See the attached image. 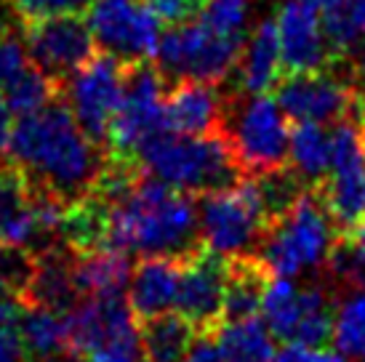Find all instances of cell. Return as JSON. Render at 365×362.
<instances>
[{
	"mask_svg": "<svg viewBox=\"0 0 365 362\" xmlns=\"http://www.w3.org/2000/svg\"><path fill=\"white\" fill-rule=\"evenodd\" d=\"M91 195L102 211L96 248H115L142 259H187L197 251V205L187 192L173 190L155 176H142L136 165L112 160Z\"/></svg>",
	"mask_w": 365,
	"mask_h": 362,
	"instance_id": "cell-1",
	"label": "cell"
},
{
	"mask_svg": "<svg viewBox=\"0 0 365 362\" xmlns=\"http://www.w3.org/2000/svg\"><path fill=\"white\" fill-rule=\"evenodd\" d=\"M99 147L78 125L67 104L56 99L46 110L14 123L6 155L32 187L72 205L88 197L102 179L107 157Z\"/></svg>",
	"mask_w": 365,
	"mask_h": 362,
	"instance_id": "cell-2",
	"label": "cell"
},
{
	"mask_svg": "<svg viewBox=\"0 0 365 362\" xmlns=\"http://www.w3.org/2000/svg\"><path fill=\"white\" fill-rule=\"evenodd\" d=\"M147 176L187 195H211L240 181L243 168L222 131L205 136L163 131L136 157Z\"/></svg>",
	"mask_w": 365,
	"mask_h": 362,
	"instance_id": "cell-3",
	"label": "cell"
},
{
	"mask_svg": "<svg viewBox=\"0 0 365 362\" xmlns=\"http://www.w3.org/2000/svg\"><path fill=\"white\" fill-rule=\"evenodd\" d=\"M341 234L317 190H302L264 234L256 259L269 277H299L328 262Z\"/></svg>",
	"mask_w": 365,
	"mask_h": 362,
	"instance_id": "cell-4",
	"label": "cell"
},
{
	"mask_svg": "<svg viewBox=\"0 0 365 362\" xmlns=\"http://www.w3.org/2000/svg\"><path fill=\"white\" fill-rule=\"evenodd\" d=\"M269 224L272 213L256 176L203 195L197 205L200 242L205 251L222 259L256 256Z\"/></svg>",
	"mask_w": 365,
	"mask_h": 362,
	"instance_id": "cell-5",
	"label": "cell"
},
{
	"mask_svg": "<svg viewBox=\"0 0 365 362\" xmlns=\"http://www.w3.org/2000/svg\"><path fill=\"white\" fill-rule=\"evenodd\" d=\"M243 38L216 32L205 21L173 24L160 35L155 59L165 78L222 83L237 67Z\"/></svg>",
	"mask_w": 365,
	"mask_h": 362,
	"instance_id": "cell-6",
	"label": "cell"
},
{
	"mask_svg": "<svg viewBox=\"0 0 365 362\" xmlns=\"http://www.w3.org/2000/svg\"><path fill=\"white\" fill-rule=\"evenodd\" d=\"M219 131L227 136L240 168L254 176L283 168L288 162V118L277 99L267 93H248L232 115L224 110Z\"/></svg>",
	"mask_w": 365,
	"mask_h": 362,
	"instance_id": "cell-7",
	"label": "cell"
},
{
	"mask_svg": "<svg viewBox=\"0 0 365 362\" xmlns=\"http://www.w3.org/2000/svg\"><path fill=\"white\" fill-rule=\"evenodd\" d=\"M165 75L158 64L136 61L128 67L125 88L120 107L110 125L107 144L112 147V157L123 162H133L139 152L160 136L165 128Z\"/></svg>",
	"mask_w": 365,
	"mask_h": 362,
	"instance_id": "cell-8",
	"label": "cell"
},
{
	"mask_svg": "<svg viewBox=\"0 0 365 362\" xmlns=\"http://www.w3.org/2000/svg\"><path fill=\"white\" fill-rule=\"evenodd\" d=\"M128 67H131L128 61L102 51L93 53L83 67H78L61 83L67 110L96 144H107L112 118L120 107Z\"/></svg>",
	"mask_w": 365,
	"mask_h": 362,
	"instance_id": "cell-9",
	"label": "cell"
},
{
	"mask_svg": "<svg viewBox=\"0 0 365 362\" xmlns=\"http://www.w3.org/2000/svg\"><path fill=\"white\" fill-rule=\"evenodd\" d=\"M262 320L285 343L320 346L334 333V309L317 285L299 288L291 277H269L262 299Z\"/></svg>",
	"mask_w": 365,
	"mask_h": 362,
	"instance_id": "cell-10",
	"label": "cell"
},
{
	"mask_svg": "<svg viewBox=\"0 0 365 362\" xmlns=\"http://www.w3.org/2000/svg\"><path fill=\"white\" fill-rule=\"evenodd\" d=\"M88 27L96 46L118 59L150 61L160 43V19L144 0H93Z\"/></svg>",
	"mask_w": 365,
	"mask_h": 362,
	"instance_id": "cell-11",
	"label": "cell"
},
{
	"mask_svg": "<svg viewBox=\"0 0 365 362\" xmlns=\"http://www.w3.org/2000/svg\"><path fill=\"white\" fill-rule=\"evenodd\" d=\"M24 46L32 64L59 86L96 53L91 27L78 14L27 21Z\"/></svg>",
	"mask_w": 365,
	"mask_h": 362,
	"instance_id": "cell-12",
	"label": "cell"
},
{
	"mask_svg": "<svg viewBox=\"0 0 365 362\" xmlns=\"http://www.w3.org/2000/svg\"><path fill=\"white\" fill-rule=\"evenodd\" d=\"M277 104L285 118L294 123H339L349 118L357 107L355 88L341 78L325 72H288L277 83Z\"/></svg>",
	"mask_w": 365,
	"mask_h": 362,
	"instance_id": "cell-13",
	"label": "cell"
},
{
	"mask_svg": "<svg viewBox=\"0 0 365 362\" xmlns=\"http://www.w3.org/2000/svg\"><path fill=\"white\" fill-rule=\"evenodd\" d=\"M224 291H227V259L197 248L182 262V277L173 309L200 336H213L224 317Z\"/></svg>",
	"mask_w": 365,
	"mask_h": 362,
	"instance_id": "cell-14",
	"label": "cell"
},
{
	"mask_svg": "<svg viewBox=\"0 0 365 362\" xmlns=\"http://www.w3.org/2000/svg\"><path fill=\"white\" fill-rule=\"evenodd\" d=\"M277 38L283 53V70L288 72H317L334 59L331 46L325 41L320 11L307 0H285L277 11Z\"/></svg>",
	"mask_w": 365,
	"mask_h": 362,
	"instance_id": "cell-15",
	"label": "cell"
},
{
	"mask_svg": "<svg viewBox=\"0 0 365 362\" xmlns=\"http://www.w3.org/2000/svg\"><path fill=\"white\" fill-rule=\"evenodd\" d=\"M224 120V101L213 83L179 81L165 90V128L184 136L216 133Z\"/></svg>",
	"mask_w": 365,
	"mask_h": 362,
	"instance_id": "cell-16",
	"label": "cell"
},
{
	"mask_svg": "<svg viewBox=\"0 0 365 362\" xmlns=\"http://www.w3.org/2000/svg\"><path fill=\"white\" fill-rule=\"evenodd\" d=\"M182 262L176 256H144L128 280V306L136 317L150 320L171 312L179 293Z\"/></svg>",
	"mask_w": 365,
	"mask_h": 362,
	"instance_id": "cell-17",
	"label": "cell"
},
{
	"mask_svg": "<svg viewBox=\"0 0 365 362\" xmlns=\"http://www.w3.org/2000/svg\"><path fill=\"white\" fill-rule=\"evenodd\" d=\"M131 262L128 253L115 248H86L72 262V280L83 296L96 299H115L128 291L131 280Z\"/></svg>",
	"mask_w": 365,
	"mask_h": 362,
	"instance_id": "cell-18",
	"label": "cell"
},
{
	"mask_svg": "<svg viewBox=\"0 0 365 362\" xmlns=\"http://www.w3.org/2000/svg\"><path fill=\"white\" fill-rule=\"evenodd\" d=\"M283 75V53L274 19H264L256 24L248 43H243L237 59V78L245 93H267L280 83Z\"/></svg>",
	"mask_w": 365,
	"mask_h": 362,
	"instance_id": "cell-19",
	"label": "cell"
},
{
	"mask_svg": "<svg viewBox=\"0 0 365 362\" xmlns=\"http://www.w3.org/2000/svg\"><path fill=\"white\" fill-rule=\"evenodd\" d=\"M19 336L32 362H61L70 354L67 317L59 309L41 304H21Z\"/></svg>",
	"mask_w": 365,
	"mask_h": 362,
	"instance_id": "cell-20",
	"label": "cell"
},
{
	"mask_svg": "<svg viewBox=\"0 0 365 362\" xmlns=\"http://www.w3.org/2000/svg\"><path fill=\"white\" fill-rule=\"evenodd\" d=\"M213 336L224 362H272L277 357L272 331L259 314L224 320Z\"/></svg>",
	"mask_w": 365,
	"mask_h": 362,
	"instance_id": "cell-21",
	"label": "cell"
},
{
	"mask_svg": "<svg viewBox=\"0 0 365 362\" xmlns=\"http://www.w3.org/2000/svg\"><path fill=\"white\" fill-rule=\"evenodd\" d=\"M195 331L179 312H163L139 328L144 362H184L195 343Z\"/></svg>",
	"mask_w": 365,
	"mask_h": 362,
	"instance_id": "cell-22",
	"label": "cell"
},
{
	"mask_svg": "<svg viewBox=\"0 0 365 362\" xmlns=\"http://www.w3.org/2000/svg\"><path fill=\"white\" fill-rule=\"evenodd\" d=\"M288 162L302 184H323L331 171V131L317 123H296L288 139Z\"/></svg>",
	"mask_w": 365,
	"mask_h": 362,
	"instance_id": "cell-23",
	"label": "cell"
},
{
	"mask_svg": "<svg viewBox=\"0 0 365 362\" xmlns=\"http://www.w3.org/2000/svg\"><path fill=\"white\" fill-rule=\"evenodd\" d=\"M323 32L331 46V53L341 56L355 51L365 41V0H331L323 11Z\"/></svg>",
	"mask_w": 365,
	"mask_h": 362,
	"instance_id": "cell-24",
	"label": "cell"
},
{
	"mask_svg": "<svg viewBox=\"0 0 365 362\" xmlns=\"http://www.w3.org/2000/svg\"><path fill=\"white\" fill-rule=\"evenodd\" d=\"M3 96H6V104H9L11 115L24 118V115L41 112V110H46L48 104H53L56 96H59V83L51 81V78H48L46 72L38 70L35 64H30V67H24V70L3 88Z\"/></svg>",
	"mask_w": 365,
	"mask_h": 362,
	"instance_id": "cell-25",
	"label": "cell"
},
{
	"mask_svg": "<svg viewBox=\"0 0 365 362\" xmlns=\"http://www.w3.org/2000/svg\"><path fill=\"white\" fill-rule=\"evenodd\" d=\"M331 338L344 357H365V285L352 288V293L339 304Z\"/></svg>",
	"mask_w": 365,
	"mask_h": 362,
	"instance_id": "cell-26",
	"label": "cell"
},
{
	"mask_svg": "<svg viewBox=\"0 0 365 362\" xmlns=\"http://www.w3.org/2000/svg\"><path fill=\"white\" fill-rule=\"evenodd\" d=\"M200 21H205L216 32L243 38L248 24V0H205Z\"/></svg>",
	"mask_w": 365,
	"mask_h": 362,
	"instance_id": "cell-27",
	"label": "cell"
},
{
	"mask_svg": "<svg viewBox=\"0 0 365 362\" xmlns=\"http://www.w3.org/2000/svg\"><path fill=\"white\" fill-rule=\"evenodd\" d=\"M32 267H35V259L27 256L21 248L0 245V296H14L21 301Z\"/></svg>",
	"mask_w": 365,
	"mask_h": 362,
	"instance_id": "cell-28",
	"label": "cell"
},
{
	"mask_svg": "<svg viewBox=\"0 0 365 362\" xmlns=\"http://www.w3.org/2000/svg\"><path fill=\"white\" fill-rule=\"evenodd\" d=\"M24 67H30L27 46L21 43L9 21L0 16V88H6Z\"/></svg>",
	"mask_w": 365,
	"mask_h": 362,
	"instance_id": "cell-29",
	"label": "cell"
},
{
	"mask_svg": "<svg viewBox=\"0 0 365 362\" xmlns=\"http://www.w3.org/2000/svg\"><path fill=\"white\" fill-rule=\"evenodd\" d=\"M93 0H9L14 14L27 21L51 19V16H67V14H83Z\"/></svg>",
	"mask_w": 365,
	"mask_h": 362,
	"instance_id": "cell-30",
	"label": "cell"
},
{
	"mask_svg": "<svg viewBox=\"0 0 365 362\" xmlns=\"http://www.w3.org/2000/svg\"><path fill=\"white\" fill-rule=\"evenodd\" d=\"M150 11L160 19V24H184L200 16L205 0H144Z\"/></svg>",
	"mask_w": 365,
	"mask_h": 362,
	"instance_id": "cell-31",
	"label": "cell"
},
{
	"mask_svg": "<svg viewBox=\"0 0 365 362\" xmlns=\"http://www.w3.org/2000/svg\"><path fill=\"white\" fill-rule=\"evenodd\" d=\"M19 317H0V362H27L19 336Z\"/></svg>",
	"mask_w": 365,
	"mask_h": 362,
	"instance_id": "cell-32",
	"label": "cell"
},
{
	"mask_svg": "<svg viewBox=\"0 0 365 362\" xmlns=\"http://www.w3.org/2000/svg\"><path fill=\"white\" fill-rule=\"evenodd\" d=\"M285 357L288 362H346V357L339 349H328L325 343H285Z\"/></svg>",
	"mask_w": 365,
	"mask_h": 362,
	"instance_id": "cell-33",
	"label": "cell"
},
{
	"mask_svg": "<svg viewBox=\"0 0 365 362\" xmlns=\"http://www.w3.org/2000/svg\"><path fill=\"white\" fill-rule=\"evenodd\" d=\"M184 362H224V357L219 352L216 341H213V336H203L200 341L192 343V349H190Z\"/></svg>",
	"mask_w": 365,
	"mask_h": 362,
	"instance_id": "cell-34",
	"label": "cell"
},
{
	"mask_svg": "<svg viewBox=\"0 0 365 362\" xmlns=\"http://www.w3.org/2000/svg\"><path fill=\"white\" fill-rule=\"evenodd\" d=\"M11 128H14V115H11L9 104H6V96L0 93V157L9 152Z\"/></svg>",
	"mask_w": 365,
	"mask_h": 362,
	"instance_id": "cell-35",
	"label": "cell"
},
{
	"mask_svg": "<svg viewBox=\"0 0 365 362\" xmlns=\"http://www.w3.org/2000/svg\"><path fill=\"white\" fill-rule=\"evenodd\" d=\"M344 237L349 240V245L355 248V253L360 256V259H363V264H365V219L360 224H355L352 229L346 232Z\"/></svg>",
	"mask_w": 365,
	"mask_h": 362,
	"instance_id": "cell-36",
	"label": "cell"
},
{
	"mask_svg": "<svg viewBox=\"0 0 365 362\" xmlns=\"http://www.w3.org/2000/svg\"><path fill=\"white\" fill-rule=\"evenodd\" d=\"M307 3H309V6H314V9H317V11H323L325 6L331 3V0H307Z\"/></svg>",
	"mask_w": 365,
	"mask_h": 362,
	"instance_id": "cell-37",
	"label": "cell"
},
{
	"mask_svg": "<svg viewBox=\"0 0 365 362\" xmlns=\"http://www.w3.org/2000/svg\"><path fill=\"white\" fill-rule=\"evenodd\" d=\"M357 362H365V357H357Z\"/></svg>",
	"mask_w": 365,
	"mask_h": 362,
	"instance_id": "cell-38",
	"label": "cell"
},
{
	"mask_svg": "<svg viewBox=\"0 0 365 362\" xmlns=\"http://www.w3.org/2000/svg\"><path fill=\"white\" fill-rule=\"evenodd\" d=\"M363 136H365V120H363Z\"/></svg>",
	"mask_w": 365,
	"mask_h": 362,
	"instance_id": "cell-39",
	"label": "cell"
}]
</instances>
